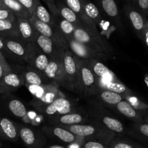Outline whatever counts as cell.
<instances>
[{
  "label": "cell",
  "instance_id": "24",
  "mask_svg": "<svg viewBox=\"0 0 148 148\" xmlns=\"http://www.w3.org/2000/svg\"><path fill=\"white\" fill-rule=\"evenodd\" d=\"M97 80H98V85L99 89L107 90L116 92L121 95L124 99L128 95L134 93L132 90H131L127 85L122 83L119 79L111 80V79L97 78Z\"/></svg>",
  "mask_w": 148,
  "mask_h": 148
},
{
  "label": "cell",
  "instance_id": "46",
  "mask_svg": "<svg viewBox=\"0 0 148 148\" xmlns=\"http://www.w3.org/2000/svg\"><path fill=\"white\" fill-rule=\"evenodd\" d=\"M143 121L148 124V111L143 114Z\"/></svg>",
  "mask_w": 148,
  "mask_h": 148
},
{
  "label": "cell",
  "instance_id": "25",
  "mask_svg": "<svg viewBox=\"0 0 148 148\" xmlns=\"http://www.w3.org/2000/svg\"><path fill=\"white\" fill-rule=\"evenodd\" d=\"M16 20L20 33V38L27 43L36 41L39 33L36 30L30 19L17 17Z\"/></svg>",
  "mask_w": 148,
  "mask_h": 148
},
{
  "label": "cell",
  "instance_id": "7",
  "mask_svg": "<svg viewBox=\"0 0 148 148\" xmlns=\"http://www.w3.org/2000/svg\"><path fill=\"white\" fill-rule=\"evenodd\" d=\"M1 39L4 43V49L1 53L4 57L8 58L13 63H26L27 42L17 38L1 37Z\"/></svg>",
  "mask_w": 148,
  "mask_h": 148
},
{
  "label": "cell",
  "instance_id": "50",
  "mask_svg": "<svg viewBox=\"0 0 148 148\" xmlns=\"http://www.w3.org/2000/svg\"><path fill=\"white\" fill-rule=\"evenodd\" d=\"M45 3H49V2H54V1H57V0H43Z\"/></svg>",
  "mask_w": 148,
  "mask_h": 148
},
{
  "label": "cell",
  "instance_id": "9",
  "mask_svg": "<svg viewBox=\"0 0 148 148\" xmlns=\"http://www.w3.org/2000/svg\"><path fill=\"white\" fill-rule=\"evenodd\" d=\"M20 138L27 148H44L46 145V136L41 130L33 126L17 124Z\"/></svg>",
  "mask_w": 148,
  "mask_h": 148
},
{
  "label": "cell",
  "instance_id": "21",
  "mask_svg": "<svg viewBox=\"0 0 148 148\" xmlns=\"http://www.w3.org/2000/svg\"><path fill=\"white\" fill-rule=\"evenodd\" d=\"M17 66L23 75L25 79V85L26 87L39 86V85L49 83L51 82L43 75V74L33 69L29 65L27 66L17 65Z\"/></svg>",
  "mask_w": 148,
  "mask_h": 148
},
{
  "label": "cell",
  "instance_id": "23",
  "mask_svg": "<svg viewBox=\"0 0 148 148\" xmlns=\"http://www.w3.org/2000/svg\"><path fill=\"white\" fill-rule=\"evenodd\" d=\"M110 110L116 111L126 118L130 119L133 122H141L143 121V113L135 109L128 101L125 99L120 101L116 105L109 108Z\"/></svg>",
  "mask_w": 148,
  "mask_h": 148
},
{
  "label": "cell",
  "instance_id": "11",
  "mask_svg": "<svg viewBox=\"0 0 148 148\" xmlns=\"http://www.w3.org/2000/svg\"><path fill=\"white\" fill-rule=\"evenodd\" d=\"M26 64L40 73L43 74V72L49 63V58L40 49L36 42L26 43Z\"/></svg>",
  "mask_w": 148,
  "mask_h": 148
},
{
  "label": "cell",
  "instance_id": "19",
  "mask_svg": "<svg viewBox=\"0 0 148 148\" xmlns=\"http://www.w3.org/2000/svg\"><path fill=\"white\" fill-rule=\"evenodd\" d=\"M48 123L51 125L56 126H66L73 125V124H84L90 121V117L88 114L87 111L85 113L79 112L78 111L58 116L48 118Z\"/></svg>",
  "mask_w": 148,
  "mask_h": 148
},
{
  "label": "cell",
  "instance_id": "29",
  "mask_svg": "<svg viewBox=\"0 0 148 148\" xmlns=\"http://www.w3.org/2000/svg\"><path fill=\"white\" fill-rule=\"evenodd\" d=\"M94 98L108 108L116 105L120 101L124 100L123 97L116 92L102 89L98 90Z\"/></svg>",
  "mask_w": 148,
  "mask_h": 148
},
{
  "label": "cell",
  "instance_id": "1",
  "mask_svg": "<svg viewBox=\"0 0 148 148\" xmlns=\"http://www.w3.org/2000/svg\"><path fill=\"white\" fill-rule=\"evenodd\" d=\"M60 127L69 130L76 135L84 137L85 140H97L106 144H109L112 139L116 135L105 126L92 119L88 123Z\"/></svg>",
  "mask_w": 148,
  "mask_h": 148
},
{
  "label": "cell",
  "instance_id": "45",
  "mask_svg": "<svg viewBox=\"0 0 148 148\" xmlns=\"http://www.w3.org/2000/svg\"><path fill=\"white\" fill-rule=\"evenodd\" d=\"M45 148V147H44ZM46 148H68L63 145H50Z\"/></svg>",
  "mask_w": 148,
  "mask_h": 148
},
{
  "label": "cell",
  "instance_id": "37",
  "mask_svg": "<svg viewBox=\"0 0 148 148\" xmlns=\"http://www.w3.org/2000/svg\"><path fill=\"white\" fill-rule=\"evenodd\" d=\"M43 117L44 116L42 114H40L38 111L37 113L34 112V111H27L25 116L22 119L26 124H31L32 126H35L39 125L41 123Z\"/></svg>",
  "mask_w": 148,
  "mask_h": 148
},
{
  "label": "cell",
  "instance_id": "5",
  "mask_svg": "<svg viewBox=\"0 0 148 148\" xmlns=\"http://www.w3.org/2000/svg\"><path fill=\"white\" fill-rule=\"evenodd\" d=\"M27 88L33 95L30 105L34 108H41L51 103L59 97H64L59 89V85L53 82L39 86H28Z\"/></svg>",
  "mask_w": 148,
  "mask_h": 148
},
{
  "label": "cell",
  "instance_id": "48",
  "mask_svg": "<svg viewBox=\"0 0 148 148\" xmlns=\"http://www.w3.org/2000/svg\"><path fill=\"white\" fill-rule=\"evenodd\" d=\"M6 8H7V7L4 5V4L2 2V1L0 0V10H1V9H6Z\"/></svg>",
  "mask_w": 148,
  "mask_h": 148
},
{
  "label": "cell",
  "instance_id": "47",
  "mask_svg": "<svg viewBox=\"0 0 148 148\" xmlns=\"http://www.w3.org/2000/svg\"><path fill=\"white\" fill-rule=\"evenodd\" d=\"M129 4H131L134 6H137V0H127Z\"/></svg>",
  "mask_w": 148,
  "mask_h": 148
},
{
  "label": "cell",
  "instance_id": "15",
  "mask_svg": "<svg viewBox=\"0 0 148 148\" xmlns=\"http://www.w3.org/2000/svg\"><path fill=\"white\" fill-rule=\"evenodd\" d=\"M100 12L114 25L116 30L124 32V27L115 0H95Z\"/></svg>",
  "mask_w": 148,
  "mask_h": 148
},
{
  "label": "cell",
  "instance_id": "4",
  "mask_svg": "<svg viewBox=\"0 0 148 148\" xmlns=\"http://www.w3.org/2000/svg\"><path fill=\"white\" fill-rule=\"evenodd\" d=\"M75 59L78 67V94L88 98L94 97L99 90L97 77L85 59L77 56Z\"/></svg>",
  "mask_w": 148,
  "mask_h": 148
},
{
  "label": "cell",
  "instance_id": "39",
  "mask_svg": "<svg viewBox=\"0 0 148 148\" xmlns=\"http://www.w3.org/2000/svg\"><path fill=\"white\" fill-rule=\"evenodd\" d=\"M26 9L29 11L30 15H33L35 12L36 5L39 0H18Z\"/></svg>",
  "mask_w": 148,
  "mask_h": 148
},
{
  "label": "cell",
  "instance_id": "28",
  "mask_svg": "<svg viewBox=\"0 0 148 148\" xmlns=\"http://www.w3.org/2000/svg\"><path fill=\"white\" fill-rule=\"evenodd\" d=\"M52 4L56 11L60 14V15L63 18L75 25V27H84L82 21L77 15L76 13L72 11L69 7H67L62 0H57L54 2H52Z\"/></svg>",
  "mask_w": 148,
  "mask_h": 148
},
{
  "label": "cell",
  "instance_id": "14",
  "mask_svg": "<svg viewBox=\"0 0 148 148\" xmlns=\"http://www.w3.org/2000/svg\"><path fill=\"white\" fill-rule=\"evenodd\" d=\"M10 66L11 72L4 74L0 79V93L1 94L11 93L25 85L24 77L17 65L10 64Z\"/></svg>",
  "mask_w": 148,
  "mask_h": 148
},
{
  "label": "cell",
  "instance_id": "38",
  "mask_svg": "<svg viewBox=\"0 0 148 148\" xmlns=\"http://www.w3.org/2000/svg\"><path fill=\"white\" fill-rule=\"evenodd\" d=\"M81 148H112L108 144L101 141L92 140H85Z\"/></svg>",
  "mask_w": 148,
  "mask_h": 148
},
{
  "label": "cell",
  "instance_id": "30",
  "mask_svg": "<svg viewBox=\"0 0 148 148\" xmlns=\"http://www.w3.org/2000/svg\"><path fill=\"white\" fill-rule=\"evenodd\" d=\"M127 134L131 137L148 144V124L145 121L134 122Z\"/></svg>",
  "mask_w": 148,
  "mask_h": 148
},
{
  "label": "cell",
  "instance_id": "10",
  "mask_svg": "<svg viewBox=\"0 0 148 148\" xmlns=\"http://www.w3.org/2000/svg\"><path fill=\"white\" fill-rule=\"evenodd\" d=\"M42 132L50 138L59 140V141L69 144V145L72 144L82 145L85 139L82 137L76 135L69 130L56 125H44L40 128Z\"/></svg>",
  "mask_w": 148,
  "mask_h": 148
},
{
  "label": "cell",
  "instance_id": "35",
  "mask_svg": "<svg viewBox=\"0 0 148 148\" xmlns=\"http://www.w3.org/2000/svg\"><path fill=\"white\" fill-rule=\"evenodd\" d=\"M32 16H34L35 17L38 19L40 21L44 22V23L51 25H56V21H55V19L53 17V16L52 15L50 11L48 10L42 4L40 0H39L37 5H36L34 14Z\"/></svg>",
  "mask_w": 148,
  "mask_h": 148
},
{
  "label": "cell",
  "instance_id": "13",
  "mask_svg": "<svg viewBox=\"0 0 148 148\" xmlns=\"http://www.w3.org/2000/svg\"><path fill=\"white\" fill-rule=\"evenodd\" d=\"M43 75L51 82H55L59 86L72 90V88L65 75L63 59L53 60L50 59L47 67L43 72Z\"/></svg>",
  "mask_w": 148,
  "mask_h": 148
},
{
  "label": "cell",
  "instance_id": "33",
  "mask_svg": "<svg viewBox=\"0 0 148 148\" xmlns=\"http://www.w3.org/2000/svg\"><path fill=\"white\" fill-rule=\"evenodd\" d=\"M4 5L11 10L16 17L30 19L31 15L28 10L18 0H1Z\"/></svg>",
  "mask_w": 148,
  "mask_h": 148
},
{
  "label": "cell",
  "instance_id": "6",
  "mask_svg": "<svg viewBox=\"0 0 148 148\" xmlns=\"http://www.w3.org/2000/svg\"><path fill=\"white\" fill-rule=\"evenodd\" d=\"M81 2L85 14L93 21L100 33L106 39L109 38L115 30H116L114 25L103 17V14L100 12L96 4L90 0H81Z\"/></svg>",
  "mask_w": 148,
  "mask_h": 148
},
{
  "label": "cell",
  "instance_id": "43",
  "mask_svg": "<svg viewBox=\"0 0 148 148\" xmlns=\"http://www.w3.org/2000/svg\"><path fill=\"white\" fill-rule=\"evenodd\" d=\"M144 43H145L148 47V19H147L145 23L144 31Z\"/></svg>",
  "mask_w": 148,
  "mask_h": 148
},
{
  "label": "cell",
  "instance_id": "22",
  "mask_svg": "<svg viewBox=\"0 0 148 148\" xmlns=\"http://www.w3.org/2000/svg\"><path fill=\"white\" fill-rule=\"evenodd\" d=\"M62 1L72 11L76 13L77 15L79 17V18L82 21V24L85 28L93 32V33H100L98 27L93 23V21L85 14L83 7H82L81 0H62Z\"/></svg>",
  "mask_w": 148,
  "mask_h": 148
},
{
  "label": "cell",
  "instance_id": "26",
  "mask_svg": "<svg viewBox=\"0 0 148 148\" xmlns=\"http://www.w3.org/2000/svg\"><path fill=\"white\" fill-rule=\"evenodd\" d=\"M86 63L89 65L94 75L97 78L111 79V80H116L119 79L115 74L107 67L103 62L96 59H85Z\"/></svg>",
  "mask_w": 148,
  "mask_h": 148
},
{
  "label": "cell",
  "instance_id": "34",
  "mask_svg": "<svg viewBox=\"0 0 148 148\" xmlns=\"http://www.w3.org/2000/svg\"><path fill=\"white\" fill-rule=\"evenodd\" d=\"M7 109L14 116L23 119L27 113V108L22 101L17 98H10L7 102Z\"/></svg>",
  "mask_w": 148,
  "mask_h": 148
},
{
  "label": "cell",
  "instance_id": "40",
  "mask_svg": "<svg viewBox=\"0 0 148 148\" xmlns=\"http://www.w3.org/2000/svg\"><path fill=\"white\" fill-rule=\"evenodd\" d=\"M17 17L14 13L8 8L0 10V20H7L11 21H15Z\"/></svg>",
  "mask_w": 148,
  "mask_h": 148
},
{
  "label": "cell",
  "instance_id": "49",
  "mask_svg": "<svg viewBox=\"0 0 148 148\" xmlns=\"http://www.w3.org/2000/svg\"><path fill=\"white\" fill-rule=\"evenodd\" d=\"M145 82L146 85H147V87L148 88V75H146L145 77Z\"/></svg>",
  "mask_w": 148,
  "mask_h": 148
},
{
  "label": "cell",
  "instance_id": "8",
  "mask_svg": "<svg viewBox=\"0 0 148 148\" xmlns=\"http://www.w3.org/2000/svg\"><path fill=\"white\" fill-rule=\"evenodd\" d=\"M30 20L39 34L49 37L56 45L64 50L69 49L67 40L60 31L56 24L55 25H51L44 22L40 21L34 16H31Z\"/></svg>",
  "mask_w": 148,
  "mask_h": 148
},
{
  "label": "cell",
  "instance_id": "18",
  "mask_svg": "<svg viewBox=\"0 0 148 148\" xmlns=\"http://www.w3.org/2000/svg\"><path fill=\"white\" fill-rule=\"evenodd\" d=\"M63 64L65 75L72 91L78 93V67L75 54L69 49L64 53Z\"/></svg>",
  "mask_w": 148,
  "mask_h": 148
},
{
  "label": "cell",
  "instance_id": "31",
  "mask_svg": "<svg viewBox=\"0 0 148 148\" xmlns=\"http://www.w3.org/2000/svg\"><path fill=\"white\" fill-rule=\"evenodd\" d=\"M0 36L20 38L17 20L15 21L0 20Z\"/></svg>",
  "mask_w": 148,
  "mask_h": 148
},
{
  "label": "cell",
  "instance_id": "36",
  "mask_svg": "<svg viewBox=\"0 0 148 148\" xmlns=\"http://www.w3.org/2000/svg\"><path fill=\"white\" fill-rule=\"evenodd\" d=\"M124 99L127 101H128L135 109L138 110L140 112L144 114V113L148 111V103L143 102V101H141V100H140L137 95H134V93L132 94V95H128V96L126 97Z\"/></svg>",
  "mask_w": 148,
  "mask_h": 148
},
{
  "label": "cell",
  "instance_id": "42",
  "mask_svg": "<svg viewBox=\"0 0 148 148\" xmlns=\"http://www.w3.org/2000/svg\"><path fill=\"white\" fill-rule=\"evenodd\" d=\"M0 62H1V64H2V65L4 66V69H6V71H7V72H11L12 71V68H11V66H10V64L7 62V59H6V58L4 57V56H3L2 53L0 52Z\"/></svg>",
  "mask_w": 148,
  "mask_h": 148
},
{
  "label": "cell",
  "instance_id": "41",
  "mask_svg": "<svg viewBox=\"0 0 148 148\" xmlns=\"http://www.w3.org/2000/svg\"><path fill=\"white\" fill-rule=\"evenodd\" d=\"M136 7L148 18V0H137Z\"/></svg>",
  "mask_w": 148,
  "mask_h": 148
},
{
  "label": "cell",
  "instance_id": "16",
  "mask_svg": "<svg viewBox=\"0 0 148 148\" xmlns=\"http://www.w3.org/2000/svg\"><path fill=\"white\" fill-rule=\"evenodd\" d=\"M124 13L132 27L134 33L141 41L144 43V31L147 17L144 15L135 6L127 4L124 6Z\"/></svg>",
  "mask_w": 148,
  "mask_h": 148
},
{
  "label": "cell",
  "instance_id": "3",
  "mask_svg": "<svg viewBox=\"0 0 148 148\" xmlns=\"http://www.w3.org/2000/svg\"><path fill=\"white\" fill-rule=\"evenodd\" d=\"M75 40L86 45L90 49L106 53L111 57L116 53L114 48L101 33H95L84 27H76L74 33Z\"/></svg>",
  "mask_w": 148,
  "mask_h": 148
},
{
  "label": "cell",
  "instance_id": "17",
  "mask_svg": "<svg viewBox=\"0 0 148 148\" xmlns=\"http://www.w3.org/2000/svg\"><path fill=\"white\" fill-rule=\"evenodd\" d=\"M69 44V49L72 51V53L77 57L82 59H96V60L107 61L111 58V56L106 53L96 51L93 49H90L86 45L80 43L75 40V38L69 39L67 40Z\"/></svg>",
  "mask_w": 148,
  "mask_h": 148
},
{
  "label": "cell",
  "instance_id": "2",
  "mask_svg": "<svg viewBox=\"0 0 148 148\" xmlns=\"http://www.w3.org/2000/svg\"><path fill=\"white\" fill-rule=\"evenodd\" d=\"M86 111L91 119L105 126L116 135H121L126 133L124 124L116 118L107 107L96 99H92L88 101Z\"/></svg>",
  "mask_w": 148,
  "mask_h": 148
},
{
  "label": "cell",
  "instance_id": "12",
  "mask_svg": "<svg viewBox=\"0 0 148 148\" xmlns=\"http://www.w3.org/2000/svg\"><path fill=\"white\" fill-rule=\"evenodd\" d=\"M46 119L78 111L72 106V102L64 97H59L55 99L51 103L41 108H35Z\"/></svg>",
  "mask_w": 148,
  "mask_h": 148
},
{
  "label": "cell",
  "instance_id": "20",
  "mask_svg": "<svg viewBox=\"0 0 148 148\" xmlns=\"http://www.w3.org/2000/svg\"><path fill=\"white\" fill-rule=\"evenodd\" d=\"M35 42L38 45L40 49L47 55L49 59L58 60V59H63L64 53L66 50L59 47L49 37L38 34Z\"/></svg>",
  "mask_w": 148,
  "mask_h": 148
},
{
  "label": "cell",
  "instance_id": "27",
  "mask_svg": "<svg viewBox=\"0 0 148 148\" xmlns=\"http://www.w3.org/2000/svg\"><path fill=\"white\" fill-rule=\"evenodd\" d=\"M0 136L10 141H17L20 137L18 127L9 119L0 117Z\"/></svg>",
  "mask_w": 148,
  "mask_h": 148
},
{
  "label": "cell",
  "instance_id": "44",
  "mask_svg": "<svg viewBox=\"0 0 148 148\" xmlns=\"http://www.w3.org/2000/svg\"><path fill=\"white\" fill-rule=\"evenodd\" d=\"M6 73H7V72L6 71V69H4V66L2 65V64L0 62V79L2 78V77L4 76V74H6Z\"/></svg>",
  "mask_w": 148,
  "mask_h": 148
},
{
  "label": "cell",
  "instance_id": "32",
  "mask_svg": "<svg viewBox=\"0 0 148 148\" xmlns=\"http://www.w3.org/2000/svg\"><path fill=\"white\" fill-rule=\"evenodd\" d=\"M108 145L112 148H148L137 142L124 137V134L116 135Z\"/></svg>",
  "mask_w": 148,
  "mask_h": 148
}]
</instances>
